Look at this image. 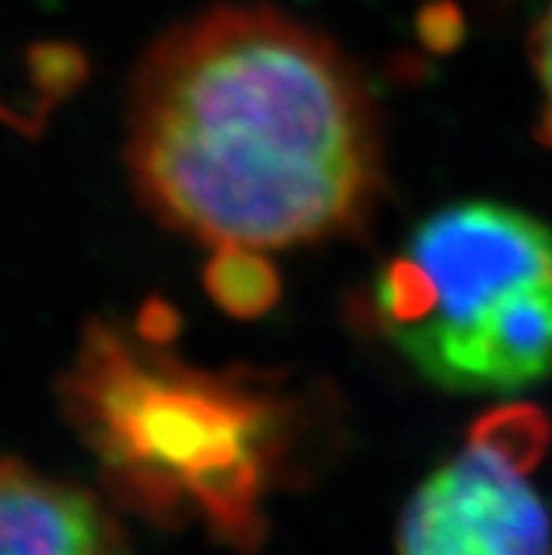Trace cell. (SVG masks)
I'll list each match as a JSON object with an SVG mask.
<instances>
[{
  "instance_id": "cell-1",
  "label": "cell",
  "mask_w": 552,
  "mask_h": 555,
  "mask_svg": "<svg viewBox=\"0 0 552 555\" xmlns=\"http://www.w3.org/2000/svg\"><path fill=\"white\" fill-rule=\"evenodd\" d=\"M125 158L164 225L226 248H287L364 223L384 178L364 77L268 7H215L144 54Z\"/></svg>"
},
{
  "instance_id": "cell-2",
  "label": "cell",
  "mask_w": 552,
  "mask_h": 555,
  "mask_svg": "<svg viewBox=\"0 0 552 555\" xmlns=\"http://www.w3.org/2000/svg\"><path fill=\"white\" fill-rule=\"evenodd\" d=\"M167 338L88 324L60 403L116 502L150 521H203L254 550L299 440L301 403L273 375L201 370Z\"/></svg>"
},
{
  "instance_id": "cell-3",
  "label": "cell",
  "mask_w": 552,
  "mask_h": 555,
  "mask_svg": "<svg viewBox=\"0 0 552 555\" xmlns=\"http://www.w3.org/2000/svg\"><path fill=\"white\" fill-rule=\"evenodd\" d=\"M372 317L432 387H536L552 378V229L497 201L442 206L377 271Z\"/></svg>"
},
{
  "instance_id": "cell-4",
  "label": "cell",
  "mask_w": 552,
  "mask_h": 555,
  "mask_svg": "<svg viewBox=\"0 0 552 555\" xmlns=\"http://www.w3.org/2000/svg\"><path fill=\"white\" fill-rule=\"evenodd\" d=\"M536 406L497 409L414 491L398 555H552V519L527 474L550 446Z\"/></svg>"
},
{
  "instance_id": "cell-5",
  "label": "cell",
  "mask_w": 552,
  "mask_h": 555,
  "mask_svg": "<svg viewBox=\"0 0 552 555\" xmlns=\"http://www.w3.org/2000/svg\"><path fill=\"white\" fill-rule=\"evenodd\" d=\"M0 555H127L119 521L91 491L0 460Z\"/></svg>"
},
{
  "instance_id": "cell-6",
  "label": "cell",
  "mask_w": 552,
  "mask_h": 555,
  "mask_svg": "<svg viewBox=\"0 0 552 555\" xmlns=\"http://www.w3.org/2000/svg\"><path fill=\"white\" fill-rule=\"evenodd\" d=\"M206 288L226 313L254 319L280 296V276L257 248H217L206 268Z\"/></svg>"
},
{
  "instance_id": "cell-7",
  "label": "cell",
  "mask_w": 552,
  "mask_h": 555,
  "mask_svg": "<svg viewBox=\"0 0 552 555\" xmlns=\"http://www.w3.org/2000/svg\"><path fill=\"white\" fill-rule=\"evenodd\" d=\"M530 60L541 85L539 139L552 147V9L541 17L530 37Z\"/></svg>"
}]
</instances>
